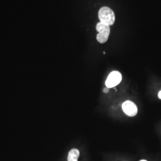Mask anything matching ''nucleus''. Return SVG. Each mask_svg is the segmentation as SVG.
I'll return each mask as SVG.
<instances>
[{
	"instance_id": "f03ea898",
	"label": "nucleus",
	"mask_w": 161,
	"mask_h": 161,
	"mask_svg": "<svg viewBox=\"0 0 161 161\" xmlns=\"http://www.w3.org/2000/svg\"><path fill=\"white\" fill-rule=\"evenodd\" d=\"M96 30L98 32V34L97 35V40L100 43H104L106 42L110 34L109 26L104 25L102 22H99L97 24Z\"/></svg>"
},
{
	"instance_id": "f257e3e1",
	"label": "nucleus",
	"mask_w": 161,
	"mask_h": 161,
	"mask_svg": "<svg viewBox=\"0 0 161 161\" xmlns=\"http://www.w3.org/2000/svg\"><path fill=\"white\" fill-rule=\"evenodd\" d=\"M98 18L100 22L109 26L115 23L114 12L108 7H103L100 9L98 12Z\"/></svg>"
},
{
	"instance_id": "39448f33",
	"label": "nucleus",
	"mask_w": 161,
	"mask_h": 161,
	"mask_svg": "<svg viewBox=\"0 0 161 161\" xmlns=\"http://www.w3.org/2000/svg\"><path fill=\"white\" fill-rule=\"evenodd\" d=\"M80 156V151L76 149H72L69 151L68 161H78Z\"/></svg>"
},
{
	"instance_id": "6e6552de",
	"label": "nucleus",
	"mask_w": 161,
	"mask_h": 161,
	"mask_svg": "<svg viewBox=\"0 0 161 161\" xmlns=\"http://www.w3.org/2000/svg\"><path fill=\"white\" fill-rule=\"evenodd\" d=\"M146 161V160H141V161Z\"/></svg>"
},
{
	"instance_id": "7ed1b4c3",
	"label": "nucleus",
	"mask_w": 161,
	"mask_h": 161,
	"mask_svg": "<svg viewBox=\"0 0 161 161\" xmlns=\"http://www.w3.org/2000/svg\"><path fill=\"white\" fill-rule=\"evenodd\" d=\"M122 80V75L118 71H113L110 72L105 82L106 86L108 88H114L118 86Z\"/></svg>"
},
{
	"instance_id": "0eeeda50",
	"label": "nucleus",
	"mask_w": 161,
	"mask_h": 161,
	"mask_svg": "<svg viewBox=\"0 0 161 161\" xmlns=\"http://www.w3.org/2000/svg\"><path fill=\"white\" fill-rule=\"evenodd\" d=\"M158 97L160 99H161V90L158 93Z\"/></svg>"
},
{
	"instance_id": "423d86ee",
	"label": "nucleus",
	"mask_w": 161,
	"mask_h": 161,
	"mask_svg": "<svg viewBox=\"0 0 161 161\" xmlns=\"http://www.w3.org/2000/svg\"><path fill=\"white\" fill-rule=\"evenodd\" d=\"M109 88H108V87L106 86V88H104V92H105V93H107V92H109Z\"/></svg>"
},
{
	"instance_id": "20e7f679",
	"label": "nucleus",
	"mask_w": 161,
	"mask_h": 161,
	"mask_svg": "<svg viewBox=\"0 0 161 161\" xmlns=\"http://www.w3.org/2000/svg\"><path fill=\"white\" fill-rule=\"evenodd\" d=\"M124 112L128 116H134L137 115L138 109L136 104L130 100L125 101L122 105Z\"/></svg>"
}]
</instances>
